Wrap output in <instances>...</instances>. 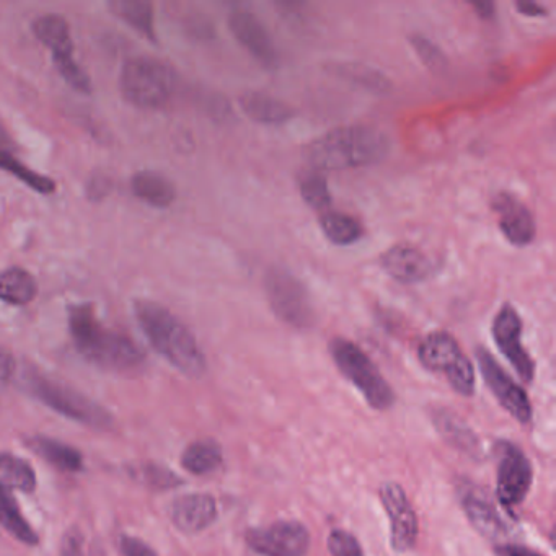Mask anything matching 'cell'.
<instances>
[{
    "mask_svg": "<svg viewBox=\"0 0 556 556\" xmlns=\"http://www.w3.org/2000/svg\"><path fill=\"white\" fill-rule=\"evenodd\" d=\"M131 188L138 200L159 210L170 207L177 200L175 185L157 172H139L132 177Z\"/></svg>",
    "mask_w": 556,
    "mask_h": 556,
    "instance_id": "cell-20",
    "label": "cell"
},
{
    "mask_svg": "<svg viewBox=\"0 0 556 556\" xmlns=\"http://www.w3.org/2000/svg\"><path fill=\"white\" fill-rule=\"evenodd\" d=\"M22 387L38 402L74 421L84 422L92 428H109L112 425V416L99 403L92 402L71 387L43 376L38 370H25L22 374Z\"/></svg>",
    "mask_w": 556,
    "mask_h": 556,
    "instance_id": "cell-5",
    "label": "cell"
},
{
    "mask_svg": "<svg viewBox=\"0 0 556 556\" xmlns=\"http://www.w3.org/2000/svg\"><path fill=\"white\" fill-rule=\"evenodd\" d=\"M328 351L340 372L359 390L370 408L383 412L393 406L395 392L372 359L356 343L344 338H333Z\"/></svg>",
    "mask_w": 556,
    "mask_h": 556,
    "instance_id": "cell-6",
    "label": "cell"
},
{
    "mask_svg": "<svg viewBox=\"0 0 556 556\" xmlns=\"http://www.w3.org/2000/svg\"><path fill=\"white\" fill-rule=\"evenodd\" d=\"M138 478H141L146 484H152V486L162 488V490L177 486V484L181 483L177 475L172 473L167 468L159 467V465H144L139 470Z\"/></svg>",
    "mask_w": 556,
    "mask_h": 556,
    "instance_id": "cell-35",
    "label": "cell"
},
{
    "mask_svg": "<svg viewBox=\"0 0 556 556\" xmlns=\"http://www.w3.org/2000/svg\"><path fill=\"white\" fill-rule=\"evenodd\" d=\"M383 271L402 285H419L428 281L438 271L435 263L418 247L399 243L390 247L380 256Z\"/></svg>",
    "mask_w": 556,
    "mask_h": 556,
    "instance_id": "cell-16",
    "label": "cell"
},
{
    "mask_svg": "<svg viewBox=\"0 0 556 556\" xmlns=\"http://www.w3.org/2000/svg\"><path fill=\"white\" fill-rule=\"evenodd\" d=\"M494 343L504 357L509 361L520 380L530 383L535 377V363L522 344V318L513 304L501 305L493 318Z\"/></svg>",
    "mask_w": 556,
    "mask_h": 556,
    "instance_id": "cell-13",
    "label": "cell"
},
{
    "mask_svg": "<svg viewBox=\"0 0 556 556\" xmlns=\"http://www.w3.org/2000/svg\"><path fill=\"white\" fill-rule=\"evenodd\" d=\"M119 548L123 556H159L148 543L142 542L138 536L123 535L119 540Z\"/></svg>",
    "mask_w": 556,
    "mask_h": 556,
    "instance_id": "cell-36",
    "label": "cell"
},
{
    "mask_svg": "<svg viewBox=\"0 0 556 556\" xmlns=\"http://www.w3.org/2000/svg\"><path fill=\"white\" fill-rule=\"evenodd\" d=\"M135 312L151 346L175 369L188 377L206 372V356L197 338L168 308L157 302L138 301Z\"/></svg>",
    "mask_w": 556,
    "mask_h": 556,
    "instance_id": "cell-3",
    "label": "cell"
},
{
    "mask_svg": "<svg viewBox=\"0 0 556 556\" xmlns=\"http://www.w3.org/2000/svg\"><path fill=\"white\" fill-rule=\"evenodd\" d=\"M15 357L8 348L0 346V387L11 382L15 376Z\"/></svg>",
    "mask_w": 556,
    "mask_h": 556,
    "instance_id": "cell-38",
    "label": "cell"
},
{
    "mask_svg": "<svg viewBox=\"0 0 556 556\" xmlns=\"http://www.w3.org/2000/svg\"><path fill=\"white\" fill-rule=\"evenodd\" d=\"M34 34L53 54L54 66L63 79L77 92L92 93L89 74L74 60V41L66 18L56 14L43 15L34 22Z\"/></svg>",
    "mask_w": 556,
    "mask_h": 556,
    "instance_id": "cell-8",
    "label": "cell"
},
{
    "mask_svg": "<svg viewBox=\"0 0 556 556\" xmlns=\"http://www.w3.org/2000/svg\"><path fill=\"white\" fill-rule=\"evenodd\" d=\"M38 295V282L35 276L21 266L0 271V302L9 305L31 304Z\"/></svg>",
    "mask_w": 556,
    "mask_h": 556,
    "instance_id": "cell-22",
    "label": "cell"
},
{
    "mask_svg": "<svg viewBox=\"0 0 556 556\" xmlns=\"http://www.w3.org/2000/svg\"><path fill=\"white\" fill-rule=\"evenodd\" d=\"M302 200L314 207L315 211H330L331 193L328 188L327 178L320 172L314 170L312 174L305 175L301 180Z\"/></svg>",
    "mask_w": 556,
    "mask_h": 556,
    "instance_id": "cell-30",
    "label": "cell"
},
{
    "mask_svg": "<svg viewBox=\"0 0 556 556\" xmlns=\"http://www.w3.org/2000/svg\"><path fill=\"white\" fill-rule=\"evenodd\" d=\"M496 496L506 509L520 506L532 486L533 471L522 448L509 441L496 442Z\"/></svg>",
    "mask_w": 556,
    "mask_h": 556,
    "instance_id": "cell-10",
    "label": "cell"
},
{
    "mask_svg": "<svg viewBox=\"0 0 556 556\" xmlns=\"http://www.w3.org/2000/svg\"><path fill=\"white\" fill-rule=\"evenodd\" d=\"M470 5L477 12L478 17L484 18V21L494 17V4L490 0H473Z\"/></svg>",
    "mask_w": 556,
    "mask_h": 556,
    "instance_id": "cell-41",
    "label": "cell"
},
{
    "mask_svg": "<svg viewBox=\"0 0 556 556\" xmlns=\"http://www.w3.org/2000/svg\"><path fill=\"white\" fill-rule=\"evenodd\" d=\"M170 516L181 532H203L217 519V503L211 494H184L175 500Z\"/></svg>",
    "mask_w": 556,
    "mask_h": 556,
    "instance_id": "cell-19",
    "label": "cell"
},
{
    "mask_svg": "<svg viewBox=\"0 0 556 556\" xmlns=\"http://www.w3.org/2000/svg\"><path fill=\"white\" fill-rule=\"evenodd\" d=\"M0 488L31 493L37 488V473L25 458L0 452Z\"/></svg>",
    "mask_w": 556,
    "mask_h": 556,
    "instance_id": "cell-26",
    "label": "cell"
},
{
    "mask_svg": "<svg viewBox=\"0 0 556 556\" xmlns=\"http://www.w3.org/2000/svg\"><path fill=\"white\" fill-rule=\"evenodd\" d=\"M475 356H477L481 377L500 405L520 425H529L532 421V405L526 390L501 367L486 348H477Z\"/></svg>",
    "mask_w": 556,
    "mask_h": 556,
    "instance_id": "cell-12",
    "label": "cell"
},
{
    "mask_svg": "<svg viewBox=\"0 0 556 556\" xmlns=\"http://www.w3.org/2000/svg\"><path fill=\"white\" fill-rule=\"evenodd\" d=\"M328 552L331 556H366L353 533L333 529L328 535Z\"/></svg>",
    "mask_w": 556,
    "mask_h": 556,
    "instance_id": "cell-34",
    "label": "cell"
},
{
    "mask_svg": "<svg viewBox=\"0 0 556 556\" xmlns=\"http://www.w3.org/2000/svg\"><path fill=\"white\" fill-rule=\"evenodd\" d=\"M229 28L240 45L268 70H275L279 64L278 50L269 37L265 25L252 12L233 11L229 15Z\"/></svg>",
    "mask_w": 556,
    "mask_h": 556,
    "instance_id": "cell-17",
    "label": "cell"
},
{
    "mask_svg": "<svg viewBox=\"0 0 556 556\" xmlns=\"http://www.w3.org/2000/svg\"><path fill=\"white\" fill-rule=\"evenodd\" d=\"M389 152V138L369 125L331 129L308 142L304 157L317 172L367 167L382 161Z\"/></svg>",
    "mask_w": 556,
    "mask_h": 556,
    "instance_id": "cell-1",
    "label": "cell"
},
{
    "mask_svg": "<svg viewBox=\"0 0 556 556\" xmlns=\"http://www.w3.org/2000/svg\"><path fill=\"white\" fill-rule=\"evenodd\" d=\"M496 553L500 556H543L535 549L516 545V543H501L496 546Z\"/></svg>",
    "mask_w": 556,
    "mask_h": 556,
    "instance_id": "cell-40",
    "label": "cell"
},
{
    "mask_svg": "<svg viewBox=\"0 0 556 556\" xmlns=\"http://www.w3.org/2000/svg\"><path fill=\"white\" fill-rule=\"evenodd\" d=\"M175 73L164 61L136 56L126 61L119 77L123 97L136 109L161 110L175 92Z\"/></svg>",
    "mask_w": 556,
    "mask_h": 556,
    "instance_id": "cell-4",
    "label": "cell"
},
{
    "mask_svg": "<svg viewBox=\"0 0 556 556\" xmlns=\"http://www.w3.org/2000/svg\"><path fill=\"white\" fill-rule=\"evenodd\" d=\"M409 43L415 48L419 60H421L426 66L431 67V70H439V67H444L445 63H447L441 48H439L434 41L425 37V35H412V37H409Z\"/></svg>",
    "mask_w": 556,
    "mask_h": 556,
    "instance_id": "cell-33",
    "label": "cell"
},
{
    "mask_svg": "<svg viewBox=\"0 0 556 556\" xmlns=\"http://www.w3.org/2000/svg\"><path fill=\"white\" fill-rule=\"evenodd\" d=\"M435 425H438V429H441L442 434H444L455 447H460L462 451L471 452V454H478V452H480V444H478L477 438L468 431L467 426L455 422L454 416H444L442 413H438V416H435Z\"/></svg>",
    "mask_w": 556,
    "mask_h": 556,
    "instance_id": "cell-31",
    "label": "cell"
},
{
    "mask_svg": "<svg viewBox=\"0 0 556 556\" xmlns=\"http://www.w3.org/2000/svg\"><path fill=\"white\" fill-rule=\"evenodd\" d=\"M247 545L260 556H307L311 533L299 520H276L266 527L250 529Z\"/></svg>",
    "mask_w": 556,
    "mask_h": 556,
    "instance_id": "cell-11",
    "label": "cell"
},
{
    "mask_svg": "<svg viewBox=\"0 0 556 556\" xmlns=\"http://www.w3.org/2000/svg\"><path fill=\"white\" fill-rule=\"evenodd\" d=\"M223 464V448L213 439H201L185 448L181 465L190 473L203 477L213 473Z\"/></svg>",
    "mask_w": 556,
    "mask_h": 556,
    "instance_id": "cell-25",
    "label": "cell"
},
{
    "mask_svg": "<svg viewBox=\"0 0 556 556\" xmlns=\"http://www.w3.org/2000/svg\"><path fill=\"white\" fill-rule=\"evenodd\" d=\"M70 330L77 351L102 369L132 372L144 363L138 344L126 334L103 327L92 304L71 305Z\"/></svg>",
    "mask_w": 556,
    "mask_h": 556,
    "instance_id": "cell-2",
    "label": "cell"
},
{
    "mask_svg": "<svg viewBox=\"0 0 556 556\" xmlns=\"http://www.w3.org/2000/svg\"><path fill=\"white\" fill-rule=\"evenodd\" d=\"M265 291L273 312L294 328H311L315 311L305 286L291 273L271 268L265 276Z\"/></svg>",
    "mask_w": 556,
    "mask_h": 556,
    "instance_id": "cell-9",
    "label": "cell"
},
{
    "mask_svg": "<svg viewBox=\"0 0 556 556\" xmlns=\"http://www.w3.org/2000/svg\"><path fill=\"white\" fill-rule=\"evenodd\" d=\"M337 71L341 76L359 84V86L367 87V89L377 90V92H386L389 89V80L369 67L359 66V64H344V66H338Z\"/></svg>",
    "mask_w": 556,
    "mask_h": 556,
    "instance_id": "cell-32",
    "label": "cell"
},
{
    "mask_svg": "<svg viewBox=\"0 0 556 556\" xmlns=\"http://www.w3.org/2000/svg\"><path fill=\"white\" fill-rule=\"evenodd\" d=\"M240 106L250 119L262 125H282L294 116V110L288 103L262 92L240 97Z\"/></svg>",
    "mask_w": 556,
    "mask_h": 556,
    "instance_id": "cell-21",
    "label": "cell"
},
{
    "mask_svg": "<svg viewBox=\"0 0 556 556\" xmlns=\"http://www.w3.org/2000/svg\"><path fill=\"white\" fill-rule=\"evenodd\" d=\"M110 11L119 21L135 28L151 41H157L154 28V5L148 0H112Z\"/></svg>",
    "mask_w": 556,
    "mask_h": 556,
    "instance_id": "cell-24",
    "label": "cell"
},
{
    "mask_svg": "<svg viewBox=\"0 0 556 556\" xmlns=\"http://www.w3.org/2000/svg\"><path fill=\"white\" fill-rule=\"evenodd\" d=\"M383 509L389 516L390 545L396 553L412 552L418 542V516L402 484L383 483L379 491Z\"/></svg>",
    "mask_w": 556,
    "mask_h": 556,
    "instance_id": "cell-14",
    "label": "cell"
},
{
    "mask_svg": "<svg viewBox=\"0 0 556 556\" xmlns=\"http://www.w3.org/2000/svg\"><path fill=\"white\" fill-rule=\"evenodd\" d=\"M320 227L333 245L350 247L363 239V226L350 214L325 211L320 216Z\"/></svg>",
    "mask_w": 556,
    "mask_h": 556,
    "instance_id": "cell-28",
    "label": "cell"
},
{
    "mask_svg": "<svg viewBox=\"0 0 556 556\" xmlns=\"http://www.w3.org/2000/svg\"><path fill=\"white\" fill-rule=\"evenodd\" d=\"M14 149L15 144L11 135H9L5 126L0 123V152H14Z\"/></svg>",
    "mask_w": 556,
    "mask_h": 556,
    "instance_id": "cell-42",
    "label": "cell"
},
{
    "mask_svg": "<svg viewBox=\"0 0 556 556\" xmlns=\"http://www.w3.org/2000/svg\"><path fill=\"white\" fill-rule=\"evenodd\" d=\"M0 168L8 172V174L14 175L18 180L24 181L27 187H30L37 193L53 194L56 191V184L51 178L37 174V172L28 168L27 165L22 164L15 157L14 152H0Z\"/></svg>",
    "mask_w": 556,
    "mask_h": 556,
    "instance_id": "cell-29",
    "label": "cell"
},
{
    "mask_svg": "<svg viewBox=\"0 0 556 556\" xmlns=\"http://www.w3.org/2000/svg\"><path fill=\"white\" fill-rule=\"evenodd\" d=\"M514 5H516V11L523 15V17L539 18L548 15V11L539 2H533V0H519Z\"/></svg>",
    "mask_w": 556,
    "mask_h": 556,
    "instance_id": "cell-39",
    "label": "cell"
},
{
    "mask_svg": "<svg viewBox=\"0 0 556 556\" xmlns=\"http://www.w3.org/2000/svg\"><path fill=\"white\" fill-rule=\"evenodd\" d=\"M418 357L431 372L442 374L462 396H473L475 367L460 344L447 331H432L419 343Z\"/></svg>",
    "mask_w": 556,
    "mask_h": 556,
    "instance_id": "cell-7",
    "label": "cell"
},
{
    "mask_svg": "<svg viewBox=\"0 0 556 556\" xmlns=\"http://www.w3.org/2000/svg\"><path fill=\"white\" fill-rule=\"evenodd\" d=\"M60 556H86L84 539L79 530H67L66 535L63 536V542H61Z\"/></svg>",
    "mask_w": 556,
    "mask_h": 556,
    "instance_id": "cell-37",
    "label": "cell"
},
{
    "mask_svg": "<svg viewBox=\"0 0 556 556\" xmlns=\"http://www.w3.org/2000/svg\"><path fill=\"white\" fill-rule=\"evenodd\" d=\"M0 526L25 545H37L40 540L34 527L22 514L17 501L12 496V491L4 490V488H0Z\"/></svg>",
    "mask_w": 556,
    "mask_h": 556,
    "instance_id": "cell-27",
    "label": "cell"
},
{
    "mask_svg": "<svg viewBox=\"0 0 556 556\" xmlns=\"http://www.w3.org/2000/svg\"><path fill=\"white\" fill-rule=\"evenodd\" d=\"M28 445L35 454L60 468L63 471H79L84 467L83 454L77 448L56 441V439L47 438V435H35L28 439Z\"/></svg>",
    "mask_w": 556,
    "mask_h": 556,
    "instance_id": "cell-23",
    "label": "cell"
},
{
    "mask_svg": "<svg viewBox=\"0 0 556 556\" xmlns=\"http://www.w3.org/2000/svg\"><path fill=\"white\" fill-rule=\"evenodd\" d=\"M491 207L497 216L501 233L510 245L522 249L533 242L536 233L535 219L519 198L501 191L494 194Z\"/></svg>",
    "mask_w": 556,
    "mask_h": 556,
    "instance_id": "cell-15",
    "label": "cell"
},
{
    "mask_svg": "<svg viewBox=\"0 0 556 556\" xmlns=\"http://www.w3.org/2000/svg\"><path fill=\"white\" fill-rule=\"evenodd\" d=\"M458 494H460V504L465 514H467L468 520L481 535L490 540H496V542L509 535L507 523L504 522L500 510L491 503L490 497L483 493V490L473 486V484L464 483L458 490Z\"/></svg>",
    "mask_w": 556,
    "mask_h": 556,
    "instance_id": "cell-18",
    "label": "cell"
}]
</instances>
